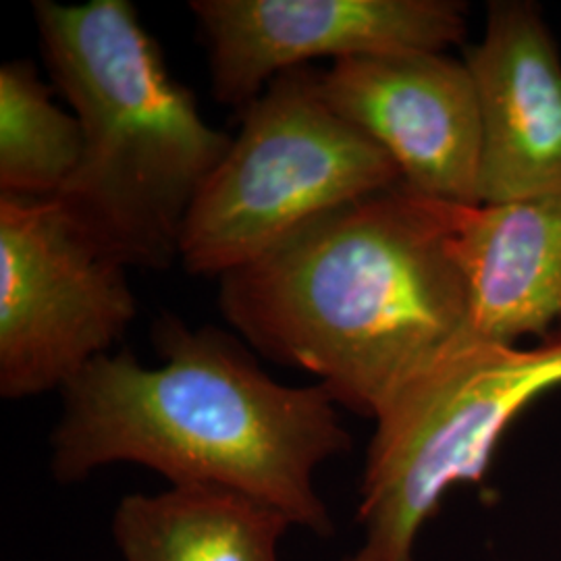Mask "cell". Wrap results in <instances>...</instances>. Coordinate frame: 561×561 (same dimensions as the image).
Instances as JSON below:
<instances>
[{
	"mask_svg": "<svg viewBox=\"0 0 561 561\" xmlns=\"http://www.w3.org/2000/svg\"><path fill=\"white\" fill-rule=\"evenodd\" d=\"M561 389V333L535 345L466 341L375 419L362 470L360 547L341 561H416L445 495L481 482L507 428Z\"/></svg>",
	"mask_w": 561,
	"mask_h": 561,
	"instance_id": "5b68a950",
	"label": "cell"
},
{
	"mask_svg": "<svg viewBox=\"0 0 561 561\" xmlns=\"http://www.w3.org/2000/svg\"><path fill=\"white\" fill-rule=\"evenodd\" d=\"M83 159L80 119L53 101L32 60L0 67V194L57 198Z\"/></svg>",
	"mask_w": 561,
	"mask_h": 561,
	"instance_id": "7c38bea8",
	"label": "cell"
},
{
	"mask_svg": "<svg viewBox=\"0 0 561 561\" xmlns=\"http://www.w3.org/2000/svg\"><path fill=\"white\" fill-rule=\"evenodd\" d=\"M213 96L243 113L280 73L314 59L447 53L466 41L458 0H192Z\"/></svg>",
	"mask_w": 561,
	"mask_h": 561,
	"instance_id": "52a82bcc",
	"label": "cell"
},
{
	"mask_svg": "<svg viewBox=\"0 0 561 561\" xmlns=\"http://www.w3.org/2000/svg\"><path fill=\"white\" fill-rule=\"evenodd\" d=\"M41 53L83 131V159L57 201L127 268L167 271L204 181L231 136L192 90L129 0L34 2Z\"/></svg>",
	"mask_w": 561,
	"mask_h": 561,
	"instance_id": "3957f363",
	"label": "cell"
},
{
	"mask_svg": "<svg viewBox=\"0 0 561 561\" xmlns=\"http://www.w3.org/2000/svg\"><path fill=\"white\" fill-rule=\"evenodd\" d=\"M466 208L403 183L350 202L222 275V317L256 354L314 375L340 408L375 421L472 341Z\"/></svg>",
	"mask_w": 561,
	"mask_h": 561,
	"instance_id": "6da1fadb",
	"label": "cell"
},
{
	"mask_svg": "<svg viewBox=\"0 0 561 561\" xmlns=\"http://www.w3.org/2000/svg\"><path fill=\"white\" fill-rule=\"evenodd\" d=\"M463 60L481 106V204L561 196V57L541 11L491 2Z\"/></svg>",
	"mask_w": 561,
	"mask_h": 561,
	"instance_id": "9c48e42d",
	"label": "cell"
},
{
	"mask_svg": "<svg viewBox=\"0 0 561 561\" xmlns=\"http://www.w3.org/2000/svg\"><path fill=\"white\" fill-rule=\"evenodd\" d=\"M152 343L159 366L121 350L65 387L50 435L55 481L136 463L169 484L248 495L296 528L333 537L317 472L350 451L352 435L329 391L275 381L240 335L213 324L192 329L169 314L154 322Z\"/></svg>",
	"mask_w": 561,
	"mask_h": 561,
	"instance_id": "7a4b0ae2",
	"label": "cell"
},
{
	"mask_svg": "<svg viewBox=\"0 0 561 561\" xmlns=\"http://www.w3.org/2000/svg\"><path fill=\"white\" fill-rule=\"evenodd\" d=\"M289 528L277 510L206 484L125 495L111 520L123 561H280Z\"/></svg>",
	"mask_w": 561,
	"mask_h": 561,
	"instance_id": "8fae6325",
	"label": "cell"
},
{
	"mask_svg": "<svg viewBox=\"0 0 561 561\" xmlns=\"http://www.w3.org/2000/svg\"><path fill=\"white\" fill-rule=\"evenodd\" d=\"M458 254L470 340L522 345L561 333V196L466 208Z\"/></svg>",
	"mask_w": 561,
	"mask_h": 561,
	"instance_id": "30bf717a",
	"label": "cell"
},
{
	"mask_svg": "<svg viewBox=\"0 0 561 561\" xmlns=\"http://www.w3.org/2000/svg\"><path fill=\"white\" fill-rule=\"evenodd\" d=\"M138 314L127 266L57 198L0 194V396L65 387Z\"/></svg>",
	"mask_w": 561,
	"mask_h": 561,
	"instance_id": "8992f818",
	"label": "cell"
},
{
	"mask_svg": "<svg viewBox=\"0 0 561 561\" xmlns=\"http://www.w3.org/2000/svg\"><path fill=\"white\" fill-rule=\"evenodd\" d=\"M322 71L289 69L240 115V134L192 204L180 261L217 277L259 261L306 225L401 183L377 141L327 102Z\"/></svg>",
	"mask_w": 561,
	"mask_h": 561,
	"instance_id": "277c9868",
	"label": "cell"
},
{
	"mask_svg": "<svg viewBox=\"0 0 561 561\" xmlns=\"http://www.w3.org/2000/svg\"><path fill=\"white\" fill-rule=\"evenodd\" d=\"M322 94L400 169L422 196L479 206L482 123L466 60L447 53H398L335 60Z\"/></svg>",
	"mask_w": 561,
	"mask_h": 561,
	"instance_id": "ba28073f",
	"label": "cell"
}]
</instances>
